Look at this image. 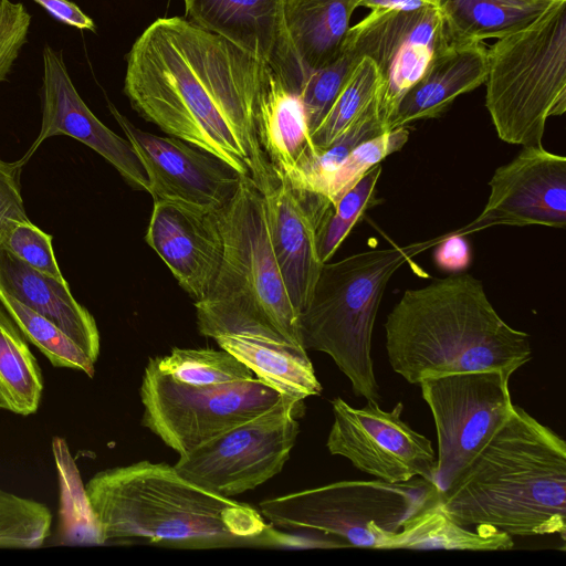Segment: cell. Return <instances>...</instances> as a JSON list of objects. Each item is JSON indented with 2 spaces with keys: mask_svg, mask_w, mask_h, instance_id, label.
<instances>
[{
  "mask_svg": "<svg viewBox=\"0 0 566 566\" xmlns=\"http://www.w3.org/2000/svg\"><path fill=\"white\" fill-rule=\"evenodd\" d=\"M126 62L124 93L144 119L251 177L261 191L272 182L258 120L283 81L266 62L181 17L150 23Z\"/></svg>",
  "mask_w": 566,
  "mask_h": 566,
  "instance_id": "1",
  "label": "cell"
},
{
  "mask_svg": "<svg viewBox=\"0 0 566 566\" xmlns=\"http://www.w3.org/2000/svg\"><path fill=\"white\" fill-rule=\"evenodd\" d=\"M462 526L491 525L511 536L566 532V443L522 407L440 493Z\"/></svg>",
  "mask_w": 566,
  "mask_h": 566,
  "instance_id": "2",
  "label": "cell"
},
{
  "mask_svg": "<svg viewBox=\"0 0 566 566\" xmlns=\"http://www.w3.org/2000/svg\"><path fill=\"white\" fill-rule=\"evenodd\" d=\"M385 331L389 364L409 384L488 369L514 374L532 359L528 334L506 324L468 273L407 290Z\"/></svg>",
  "mask_w": 566,
  "mask_h": 566,
  "instance_id": "3",
  "label": "cell"
},
{
  "mask_svg": "<svg viewBox=\"0 0 566 566\" xmlns=\"http://www.w3.org/2000/svg\"><path fill=\"white\" fill-rule=\"evenodd\" d=\"M84 492L98 543L145 538L202 548L269 535L259 510L202 489L165 462L143 460L103 470Z\"/></svg>",
  "mask_w": 566,
  "mask_h": 566,
  "instance_id": "4",
  "label": "cell"
},
{
  "mask_svg": "<svg viewBox=\"0 0 566 566\" xmlns=\"http://www.w3.org/2000/svg\"><path fill=\"white\" fill-rule=\"evenodd\" d=\"M218 216L223 254L208 293L195 303L199 333L213 339L251 335L304 348L300 315L272 249L264 196L251 177L241 178Z\"/></svg>",
  "mask_w": 566,
  "mask_h": 566,
  "instance_id": "5",
  "label": "cell"
},
{
  "mask_svg": "<svg viewBox=\"0 0 566 566\" xmlns=\"http://www.w3.org/2000/svg\"><path fill=\"white\" fill-rule=\"evenodd\" d=\"M443 234L407 245L392 244L348 255L321 268L311 298L300 314L303 347L332 357L356 396L379 403L371 358L376 314L392 274Z\"/></svg>",
  "mask_w": 566,
  "mask_h": 566,
  "instance_id": "6",
  "label": "cell"
},
{
  "mask_svg": "<svg viewBox=\"0 0 566 566\" xmlns=\"http://www.w3.org/2000/svg\"><path fill=\"white\" fill-rule=\"evenodd\" d=\"M485 107L500 139L542 145L546 120L566 111V0L488 48Z\"/></svg>",
  "mask_w": 566,
  "mask_h": 566,
  "instance_id": "7",
  "label": "cell"
},
{
  "mask_svg": "<svg viewBox=\"0 0 566 566\" xmlns=\"http://www.w3.org/2000/svg\"><path fill=\"white\" fill-rule=\"evenodd\" d=\"M440 493L422 478L339 481L265 499L259 511L279 528L321 532L346 547L377 549L381 534L399 531L406 520L440 500Z\"/></svg>",
  "mask_w": 566,
  "mask_h": 566,
  "instance_id": "8",
  "label": "cell"
},
{
  "mask_svg": "<svg viewBox=\"0 0 566 566\" xmlns=\"http://www.w3.org/2000/svg\"><path fill=\"white\" fill-rule=\"evenodd\" d=\"M142 423L179 455L266 412L284 396L261 379L192 386L161 373L154 358L140 386Z\"/></svg>",
  "mask_w": 566,
  "mask_h": 566,
  "instance_id": "9",
  "label": "cell"
},
{
  "mask_svg": "<svg viewBox=\"0 0 566 566\" xmlns=\"http://www.w3.org/2000/svg\"><path fill=\"white\" fill-rule=\"evenodd\" d=\"M303 400L292 396L266 412L179 455L174 468L190 482L232 497L279 474L295 446Z\"/></svg>",
  "mask_w": 566,
  "mask_h": 566,
  "instance_id": "10",
  "label": "cell"
},
{
  "mask_svg": "<svg viewBox=\"0 0 566 566\" xmlns=\"http://www.w3.org/2000/svg\"><path fill=\"white\" fill-rule=\"evenodd\" d=\"M504 369L455 373L419 382L437 430L434 484L442 492L513 410Z\"/></svg>",
  "mask_w": 566,
  "mask_h": 566,
  "instance_id": "11",
  "label": "cell"
},
{
  "mask_svg": "<svg viewBox=\"0 0 566 566\" xmlns=\"http://www.w3.org/2000/svg\"><path fill=\"white\" fill-rule=\"evenodd\" d=\"M333 423L326 447L359 471L397 483L422 478L434 483L437 455L432 442L401 419L402 402L391 410L367 402L355 408L340 397L332 400Z\"/></svg>",
  "mask_w": 566,
  "mask_h": 566,
  "instance_id": "12",
  "label": "cell"
},
{
  "mask_svg": "<svg viewBox=\"0 0 566 566\" xmlns=\"http://www.w3.org/2000/svg\"><path fill=\"white\" fill-rule=\"evenodd\" d=\"M448 42L439 8L370 10L349 28L345 43L369 57L380 75L379 111L387 129L403 95Z\"/></svg>",
  "mask_w": 566,
  "mask_h": 566,
  "instance_id": "13",
  "label": "cell"
},
{
  "mask_svg": "<svg viewBox=\"0 0 566 566\" xmlns=\"http://www.w3.org/2000/svg\"><path fill=\"white\" fill-rule=\"evenodd\" d=\"M108 108L145 168L154 200L220 210L232 198L243 176L231 166L179 138L137 128L112 103Z\"/></svg>",
  "mask_w": 566,
  "mask_h": 566,
  "instance_id": "14",
  "label": "cell"
},
{
  "mask_svg": "<svg viewBox=\"0 0 566 566\" xmlns=\"http://www.w3.org/2000/svg\"><path fill=\"white\" fill-rule=\"evenodd\" d=\"M481 213L458 231L465 235L492 226H566V158L542 145L524 146L499 167Z\"/></svg>",
  "mask_w": 566,
  "mask_h": 566,
  "instance_id": "15",
  "label": "cell"
},
{
  "mask_svg": "<svg viewBox=\"0 0 566 566\" xmlns=\"http://www.w3.org/2000/svg\"><path fill=\"white\" fill-rule=\"evenodd\" d=\"M42 57V122L39 136L23 158L28 160L50 137L70 136L105 158L133 187L148 192L147 174L130 142L105 126L84 103L71 80L63 54L45 45Z\"/></svg>",
  "mask_w": 566,
  "mask_h": 566,
  "instance_id": "16",
  "label": "cell"
},
{
  "mask_svg": "<svg viewBox=\"0 0 566 566\" xmlns=\"http://www.w3.org/2000/svg\"><path fill=\"white\" fill-rule=\"evenodd\" d=\"M262 193L272 249L300 315L323 265L317 250V230L331 202L322 195L295 188L277 172Z\"/></svg>",
  "mask_w": 566,
  "mask_h": 566,
  "instance_id": "17",
  "label": "cell"
},
{
  "mask_svg": "<svg viewBox=\"0 0 566 566\" xmlns=\"http://www.w3.org/2000/svg\"><path fill=\"white\" fill-rule=\"evenodd\" d=\"M145 240L195 303L206 296L223 254L218 210L154 200Z\"/></svg>",
  "mask_w": 566,
  "mask_h": 566,
  "instance_id": "18",
  "label": "cell"
},
{
  "mask_svg": "<svg viewBox=\"0 0 566 566\" xmlns=\"http://www.w3.org/2000/svg\"><path fill=\"white\" fill-rule=\"evenodd\" d=\"M185 18L266 62L298 94L304 72L284 22V0H184Z\"/></svg>",
  "mask_w": 566,
  "mask_h": 566,
  "instance_id": "19",
  "label": "cell"
},
{
  "mask_svg": "<svg viewBox=\"0 0 566 566\" xmlns=\"http://www.w3.org/2000/svg\"><path fill=\"white\" fill-rule=\"evenodd\" d=\"M488 48L483 42H448L432 59L421 78L399 102L388 129L439 117L457 97L484 84Z\"/></svg>",
  "mask_w": 566,
  "mask_h": 566,
  "instance_id": "20",
  "label": "cell"
},
{
  "mask_svg": "<svg viewBox=\"0 0 566 566\" xmlns=\"http://www.w3.org/2000/svg\"><path fill=\"white\" fill-rule=\"evenodd\" d=\"M0 289L54 323L96 363L101 347L96 322L66 281L36 271L0 243Z\"/></svg>",
  "mask_w": 566,
  "mask_h": 566,
  "instance_id": "21",
  "label": "cell"
},
{
  "mask_svg": "<svg viewBox=\"0 0 566 566\" xmlns=\"http://www.w3.org/2000/svg\"><path fill=\"white\" fill-rule=\"evenodd\" d=\"M356 0H284L287 35L306 75L342 53Z\"/></svg>",
  "mask_w": 566,
  "mask_h": 566,
  "instance_id": "22",
  "label": "cell"
},
{
  "mask_svg": "<svg viewBox=\"0 0 566 566\" xmlns=\"http://www.w3.org/2000/svg\"><path fill=\"white\" fill-rule=\"evenodd\" d=\"M214 340L281 394L300 400L322 394V385L304 348L243 334L220 335Z\"/></svg>",
  "mask_w": 566,
  "mask_h": 566,
  "instance_id": "23",
  "label": "cell"
},
{
  "mask_svg": "<svg viewBox=\"0 0 566 566\" xmlns=\"http://www.w3.org/2000/svg\"><path fill=\"white\" fill-rule=\"evenodd\" d=\"M462 526L442 509L440 500L430 503L403 522L397 532L384 533L377 549H457L509 551L514 547L510 534L494 526Z\"/></svg>",
  "mask_w": 566,
  "mask_h": 566,
  "instance_id": "24",
  "label": "cell"
},
{
  "mask_svg": "<svg viewBox=\"0 0 566 566\" xmlns=\"http://www.w3.org/2000/svg\"><path fill=\"white\" fill-rule=\"evenodd\" d=\"M258 135L273 171L287 180L316 155L302 103L283 82L277 83L261 108Z\"/></svg>",
  "mask_w": 566,
  "mask_h": 566,
  "instance_id": "25",
  "label": "cell"
},
{
  "mask_svg": "<svg viewBox=\"0 0 566 566\" xmlns=\"http://www.w3.org/2000/svg\"><path fill=\"white\" fill-rule=\"evenodd\" d=\"M557 0H439L450 42H483L521 31Z\"/></svg>",
  "mask_w": 566,
  "mask_h": 566,
  "instance_id": "26",
  "label": "cell"
},
{
  "mask_svg": "<svg viewBox=\"0 0 566 566\" xmlns=\"http://www.w3.org/2000/svg\"><path fill=\"white\" fill-rule=\"evenodd\" d=\"M43 377L25 337L0 306V408L21 416L36 412Z\"/></svg>",
  "mask_w": 566,
  "mask_h": 566,
  "instance_id": "27",
  "label": "cell"
},
{
  "mask_svg": "<svg viewBox=\"0 0 566 566\" xmlns=\"http://www.w3.org/2000/svg\"><path fill=\"white\" fill-rule=\"evenodd\" d=\"M378 95L328 147L317 151L289 180L292 186L322 195L329 177L357 145L389 132L380 115Z\"/></svg>",
  "mask_w": 566,
  "mask_h": 566,
  "instance_id": "28",
  "label": "cell"
},
{
  "mask_svg": "<svg viewBox=\"0 0 566 566\" xmlns=\"http://www.w3.org/2000/svg\"><path fill=\"white\" fill-rule=\"evenodd\" d=\"M0 303L22 334L56 367H65L93 377L95 363L54 323L29 308L0 289Z\"/></svg>",
  "mask_w": 566,
  "mask_h": 566,
  "instance_id": "29",
  "label": "cell"
},
{
  "mask_svg": "<svg viewBox=\"0 0 566 566\" xmlns=\"http://www.w3.org/2000/svg\"><path fill=\"white\" fill-rule=\"evenodd\" d=\"M157 368L174 379L192 386L248 380L254 374L232 354L221 348H178L155 357Z\"/></svg>",
  "mask_w": 566,
  "mask_h": 566,
  "instance_id": "30",
  "label": "cell"
},
{
  "mask_svg": "<svg viewBox=\"0 0 566 566\" xmlns=\"http://www.w3.org/2000/svg\"><path fill=\"white\" fill-rule=\"evenodd\" d=\"M380 86L376 64L364 56L354 67L323 122L311 135L316 153L328 147L359 116L378 95Z\"/></svg>",
  "mask_w": 566,
  "mask_h": 566,
  "instance_id": "31",
  "label": "cell"
},
{
  "mask_svg": "<svg viewBox=\"0 0 566 566\" xmlns=\"http://www.w3.org/2000/svg\"><path fill=\"white\" fill-rule=\"evenodd\" d=\"M380 174L381 165L378 164L326 208L317 230V250L323 263L329 261L354 224L374 205Z\"/></svg>",
  "mask_w": 566,
  "mask_h": 566,
  "instance_id": "32",
  "label": "cell"
},
{
  "mask_svg": "<svg viewBox=\"0 0 566 566\" xmlns=\"http://www.w3.org/2000/svg\"><path fill=\"white\" fill-rule=\"evenodd\" d=\"M52 514L38 501L0 489V547H40L51 532Z\"/></svg>",
  "mask_w": 566,
  "mask_h": 566,
  "instance_id": "33",
  "label": "cell"
},
{
  "mask_svg": "<svg viewBox=\"0 0 566 566\" xmlns=\"http://www.w3.org/2000/svg\"><path fill=\"white\" fill-rule=\"evenodd\" d=\"M344 42L342 53L326 66L306 75L298 91L307 127L312 135L333 106L356 64L361 60Z\"/></svg>",
  "mask_w": 566,
  "mask_h": 566,
  "instance_id": "34",
  "label": "cell"
},
{
  "mask_svg": "<svg viewBox=\"0 0 566 566\" xmlns=\"http://www.w3.org/2000/svg\"><path fill=\"white\" fill-rule=\"evenodd\" d=\"M407 127L382 133L357 145L327 180L322 196L334 205L367 171L408 142Z\"/></svg>",
  "mask_w": 566,
  "mask_h": 566,
  "instance_id": "35",
  "label": "cell"
},
{
  "mask_svg": "<svg viewBox=\"0 0 566 566\" xmlns=\"http://www.w3.org/2000/svg\"><path fill=\"white\" fill-rule=\"evenodd\" d=\"M52 239L51 234L30 220L13 222L0 233V243L17 258L36 271L65 282L54 255Z\"/></svg>",
  "mask_w": 566,
  "mask_h": 566,
  "instance_id": "36",
  "label": "cell"
},
{
  "mask_svg": "<svg viewBox=\"0 0 566 566\" xmlns=\"http://www.w3.org/2000/svg\"><path fill=\"white\" fill-rule=\"evenodd\" d=\"M31 17L20 2L0 0V83L28 40Z\"/></svg>",
  "mask_w": 566,
  "mask_h": 566,
  "instance_id": "37",
  "label": "cell"
},
{
  "mask_svg": "<svg viewBox=\"0 0 566 566\" xmlns=\"http://www.w3.org/2000/svg\"><path fill=\"white\" fill-rule=\"evenodd\" d=\"M24 158L9 163L0 159V233L13 222L29 221L21 196L20 171Z\"/></svg>",
  "mask_w": 566,
  "mask_h": 566,
  "instance_id": "38",
  "label": "cell"
},
{
  "mask_svg": "<svg viewBox=\"0 0 566 566\" xmlns=\"http://www.w3.org/2000/svg\"><path fill=\"white\" fill-rule=\"evenodd\" d=\"M434 247L433 261L443 271L457 274L471 264L470 244L458 230L443 234Z\"/></svg>",
  "mask_w": 566,
  "mask_h": 566,
  "instance_id": "39",
  "label": "cell"
},
{
  "mask_svg": "<svg viewBox=\"0 0 566 566\" xmlns=\"http://www.w3.org/2000/svg\"><path fill=\"white\" fill-rule=\"evenodd\" d=\"M56 20L80 30L95 31L94 21L69 0H33Z\"/></svg>",
  "mask_w": 566,
  "mask_h": 566,
  "instance_id": "40",
  "label": "cell"
},
{
  "mask_svg": "<svg viewBox=\"0 0 566 566\" xmlns=\"http://www.w3.org/2000/svg\"><path fill=\"white\" fill-rule=\"evenodd\" d=\"M356 7L370 10L413 11L422 8H439V0H356Z\"/></svg>",
  "mask_w": 566,
  "mask_h": 566,
  "instance_id": "41",
  "label": "cell"
}]
</instances>
